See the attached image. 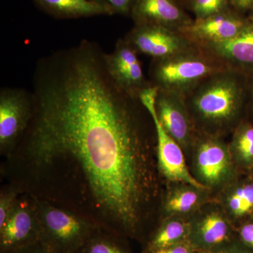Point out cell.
<instances>
[{
    "mask_svg": "<svg viewBox=\"0 0 253 253\" xmlns=\"http://www.w3.org/2000/svg\"><path fill=\"white\" fill-rule=\"evenodd\" d=\"M94 42L37 61L24 146L41 171L64 172L108 230L136 236L151 185L140 99L117 85Z\"/></svg>",
    "mask_w": 253,
    "mask_h": 253,
    "instance_id": "obj_1",
    "label": "cell"
},
{
    "mask_svg": "<svg viewBox=\"0 0 253 253\" xmlns=\"http://www.w3.org/2000/svg\"><path fill=\"white\" fill-rule=\"evenodd\" d=\"M247 97V75L227 68L206 78L185 99L196 129L216 136L235 122Z\"/></svg>",
    "mask_w": 253,
    "mask_h": 253,
    "instance_id": "obj_2",
    "label": "cell"
},
{
    "mask_svg": "<svg viewBox=\"0 0 253 253\" xmlns=\"http://www.w3.org/2000/svg\"><path fill=\"white\" fill-rule=\"evenodd\" d=\"M227 68L212 55L194 44L176 54L152 59L149 81L158 89L186 97L206 78Z\"/></svg>",
    "mask_w": 253,
    "mask_h": 253,
    "instance_id": "obj_3",
    "label": "cell"
},
{
    "mask_svg": "<svg viewBox=\"0 0 253 253\" xmlns=\"http://www.w3.org/2000/svg\"><path fill=\"white\" fill-rule=\"evenodd\" d=\"M36 204L41 221L40 243L51 253H81L101 229L99 224L70 211Z\"/></svg>",
    "mask_w": 253,
    "mask_h": 253,
    "instance_id": "obj_4",
    "label": "cell"
},
{
    "mask_svg": "<svg viewBox=\"0 0 253 253\" xmlns=\"http://www.w3.org/2000/svg\"><path fill=\"white\" fill-rule=\"evenodd\" d=\"M158 87L151 85L141 92V102L151 115L156 128L158 163L160 169L168 179L181 181L197 189H206V186L196 180L186 167L181 146L168 134L158 120L156 110Z\"/></svg>",
    "mask_w": 253,
    "mask_h": 253,
    "instance_id": "obj_5",
    "label": "cell"
},
{
    "mask_svg": "<svg viewBox=\"0 0 253 253\" xmlns=\"http://www.w3.org/2000/svg\"><path fill=\"white\" fill-rule=\"evenodd\" d=\"M33 92L21 88L0 90V147L9 151L24 136L34 113Z\"/></svg>",
    "mask_w": 253,
    "mask_h": 253,
    "instance_id": "obj_6",
    "label": "cell"
},
{
    "mask_svg": "<svg viewBox=\"0 0 253 253\" xmlns=\"http://www.w3.org/2000/svg\"><path fill=\"white\" fill-rule=\"evenodd\" d=\"M41 221L36 203L18 200L0 227V253H13L41 239Z\"/></svg>",
    "mask_w": 253,
    "mask_h": 253,
    "instance_id": "obj_7",
    "label": "cell"
},
{
    "mask_svg": "<svg viewBox=\"0 0 253 253\" xmlns=\"http://www.w3.org/2000/svg\"><path fill=\"white\" fill-rule=\"evenodd\" d=\"M138 54L125 38L118 40L113 52L105 53L106 68L113 81L123 91L136 99L152 85L145 77Z\"/></svg>",
    "mask_w": 253,
    "mask_h": 253,
    "instance_id": "obj_8",
    "label": "cell"
},
{
    "mask_svg": "<svg viewBox=\"0 0 253 253\" xmlns=\"http://www.w3.org/2000/svg\"><path fill=\"white\" fill-rule=\"evenodd\" d=\"M124 38L139 54L152 59L166 57L194 46L179 31L157 25H135Z\"/></svg>",
    "mask_w": 253,
    "mask_h": 253,
    "instance_id": "obj_9",
    "label": "cell"
},
{
    "mask_svg": "<svg viewBox=\"0 0 253 253\" xmlns=\"http://www.w3.org/2000/svg\"><path fill=\"white\" fill-rule=\"evenodd\" d=\"M156 110L158 120L165 130L181 147H187L192 144L196 129L184 96L158 89Z\"/></svg>",
    "mask_w": 253,
    "mask_h": 253,
    "instance_id": "obj_10",
    "label": "cell"
},
{
    "mask_svg": "<svg viewBox=\"0 0 253 253\" xmlns=\"http://www.w3.org/2000/svg\"><path fill=\"white\" fill-rule=\"evenodd\" d=\"M248 20L234 9L201 19H195L179 31L195 45L221 42L235 38Z\"/></svg>",
    "mask_w": 253,
    "mask_h": 253,
    "instance_id": "obj_11",
    "label": "cell"
},
{
    "mask_svg": "<svg viewBox=\"0 0 253 253\" xmlns=\"http://www.w3.org/2000/svg\"><path fill=\"white\" fill-rule=\"evenodd\" d=\"M197 46L212 55L227 68L246 75L253 74V24L249 20L235 38Z\"/></svg>",
    "mask_w": 253,
    "mask_h": 253,
    "instance_id": "obj_12",
    "label": "cell"
},
{
    "mask_svg": "<svg viewBox=\"0 0 253 253\" xmlns=\"http://www.w3.org/2000/svg\"><path fill=\"white\" fill-rule=\"evenodd\" d=\"M198 170L203 179L211 184L221 182L230 170V160L225 145L217 136L196 130Z\"/></svg>",
    "mask_w": 253,
    "mask_h": 253,
    "instance_id": "obj_13",
    "label": "cell"
},
{
    "mask_svg": "<svg viewBox=\"0 0 253 253\" xmlns=\"http://www.w3.org/2000/svg\"><path fill=\"white\" fill-rule=\"evenodd\" d=\"M131 14L135 25H157L176 31L194 21L176 0H135Z\"/></svg>",
    "mask_w": 253,
    "mask_h": 253,
    "instance_id": "obj_14",
    "label": "cell"
},
{
    "mask_svg": "<svg viewBox=\"0 0 253 253\" xmlns=\"http://www.w3.org/2000/svg\"><path fill=\"white\" fill-rule=\"evenodd\" d=\"M231 239V229L225 219L217 214L206 215L191 224L188 242L196 252L209 251Z\"/></svg>",
    "mask_w": 253,
    "mask_h": 253,
    "instance_id": "obj_15",
    "label": "cell"
},
{
    "mask_svg": "<svg viewBox=\"0 0 253 253\" xmlns=\"http://www.w3.org/2000/svg\"><path fill=\"white\" fill-rule=\"evenodd\" d=\"M42 8L58 18H78L111 15L109 5L96 0H35Z\"/></svg>",
    "mask_w": 253,
    "mask_h": 253,
    "instance_id": "obj_16",
    "label": "cell"
},
{
    "mask_svg": "<svg viewBox=\"0 0 253 253\" xmlns=\"http://www.w3.org/2000/svg\"><path fill=\"white\" fill-rule=\"evenodd\" d=\"M191 226V223L179 219L166 221L150 238L146 250L167 247L188 241Z\"/></svg>",
    "mask_w": 253,
    "mask_h": 253,
    "instance_id": "obj_17",
    "label": "cell"
},
{
    "mask_svg": "<svg viewBox=\"0 0 253 253\" xmlns=\"http://www.w3.org/2000/svg\"><path fill=\"white\" fill-rule=\"evenodd\" d=\"M81 253H131L118 239L117 233L100 229L86 243Z\"/></svg>",
    "mask_w": 253,
    "mask_h": 253,
    "instance_id": "obj_18",
    "label": "cell"
},
{
    "mask_svg": "<svg viewBox=\"0 0 253 253\" xmlns=\"http://www.w3.org/2000/svg\"><path fill=\"white\" fill-rule=\"evenodd\" d=\"M232 147L236 152L246 162L253 161V126L243 124L237 126Z\"/></svg>",
    "mask_w": 253,
    "mask_h": 253,
    "instance_id": "obj_19",
    "label": "cell"
},
{
    "mask_svg": "<svg viewBox=\"0 0 253 253\" xmlns=\"http://www.w3.org/2000/svg\"><path fill=\"white\" fill-rule=\"evenodd\" d=\"M199 200V194L195 190H176L168 198L166 209L173 212H189L198 204Z\"/></svg>",
    "mask_w": 253,
    "mask_h": 253,
    "instance_id": "obj_20",
    "label": "cell"
},
{
    "mask_svg": "<svg viewBox=\"0 0 253 253\" xmlns=\"http://www.w3.org/2000/svg\"><path fill=\"white\" fill-rule=\"evenodd\" d=\"M189 7L195 19L207 18L232 9L229 0H190Z\"/></svg>",
    "mask_w": 253,
    "mask_h": 253,
    "instance_id": "obj_21",
    "label": "cell"
},
{
    "mask_svg": "<svg viewBox=\"0 0 253 253\" xmlns=\"http://www.w3.org/2000/svg\"><path fill=\"white\" fill-rule=\"evenodd\" d=\"M17 201L15 191L1 193L0 198V227L4 224Z\"/></svg>",
    "mask_w": 253,
    "mask_h": 253,
    "instance_id": "obj_22",
    "label": "cell"
},
{
    "mask_svg": "<svg viewBox=\"0 0 253 253\" xmlns=\"http://www.w3.org/2000/svg\"><path fill=\"white\" fill-rule=\"evenodd\" d=\"M234 194L241 200V216L249 213L253 208V184L239 188Z\"/></svg>",
    "mask_w": 253,
    "mask_h": 253,
    "instance_id": "obj_23",
    "label": "cell"
},
{
    "mask_svg": "<svg viewBox=\"0 0 253 253\" xmlns=\"http://www.w3.org/2000/svg\"><path fill=\"white\" fill-rule=\"evenodd\" d=\"M197 253H253L249 247L236 241H230L217 247Z\"/></svg>",
    "mask_w": 253,
    "mask_h": 253,
    "instance_id": "obj_24",
    "label": "cell"
},
{
    "mask_svg": "<svg viewBox=\"0 0 253 253\" xmlns=\"http://www.w3.org/2000/svg\"><path fill=\"white\" fill-rule=\"evenodd\" d=\"M144 253H197L188 241L159 249H148Z\"/></svg>",
    "mask_w": 253,
    "mask_h": 253,
    "instance_id": "obj_25",
    "label": "cell"
},
{
    "mask_svg": "<svg viewBox=\"0 0 253 253\" xmlns=\"http://www.w3.org/2000/svg\"><path fill=\"white\" fill-rule=\"evenodd\" d=\"M101 2L109 5L114 13L129 14L132 11L135 0H99Z\"/></svg>",
    "mask_w": 253,
    "mask_h": 253,
    "instance_id": "obj_26",
    "label": "cell"
},
{
    "mask_svg": "<svg viewBox=\"0 0 253 253\" xmlns=\"http://www.w3.org/2000/svg\"><path fill=\"white\" fill-rule=\"evenodd\" d=\"M240 236L243 244L253 249V224H246L240 230Z\"/></svg>",
    "mask_w": 253,
    "mask_h": 253,
    "instance_id": "obj_27",
    "label": "cell"
},
{
    "mask_svg": "<svg viewBox=\"0 0 253 253\" xmlns=\"http://www.w3.org/2000/svg\"><path fill=\"white\" fill-rule=\"evenodd\" d=\"M233 9L241 14L253 10V0H229Z\"/></svg>",
    "mask_w": 253,
    "mask_h": 253,
    "instance_id": "obj_28",
    "label": "cell"
},
{
    "mask_svg": "<svg viewBox=\"0 0 253 253\" xmlns=\"http://www.w3.org/2000/svg\"><path fill=\"white\" fill-rule=\"evenodd\" d=\"M13 253H51L48 251L46 248H44L41 244V243H38V244L31 245V246H26V247L23 248V249L18 250V251H15Z\"/></svg>",
    "mask_w": 253,
    "mask_h": 253,
    "instance_id": "obj_29",
    "label": "cell"
},
{
    "mask_svg": "<svg viewBox=\"0 0 253 253\" xmlns=\"http://www.w3.org/2000/svg\"><path fill=\"white\" fill-rule=\"evenodd\" d=\"M248 76V95L251 97L253 106V74Z\"/></svg>",
    "mask_w": 253,
    "mask_h": 253,
    "instance_id": "obj_30",
    "label": "cell"
},
{
    "mask_svg": "<svg viewBox=\"0 0 253 253\" xmlns=\"http://www.w3.org/2000/svg\"><path fill=\"white\" fill-rule=\"evenodd\" d=\"M177 1V0H176ZM178 1H181V2L185 3L186 4L189 5L190 0H178Z\"/></svg>",
    "mask_w": 253,
    "mask_h": 253,
    "instance_id": "obj_31",
    "label": "cell"
},
{
    "mask_svg": "<svg viewBox=\"0 0 253 253\" xmlns=\"http://www.w3.org/2000/svg\"><path fill=\"white\" fill-rule=\"evenodd\" d=\"M251 12H252V14H251V17H250L249 21L250 22L252 23L253 24V10L252 11H251Z\"/></svg>",
    "mask_w": 253,
    "mask_h": 253,
    "instance_id": "obj_32",
    "label": "cell"
}]
</instances>
